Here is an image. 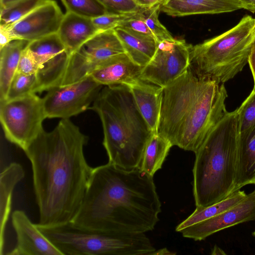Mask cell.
I'll list each match as a JSON object with an SVG mask.
<instances>
[{"instance_id": "cell-22", "label": "cell", "mask_w": 255, "mask_h": 255, "mask_svg": "<svg viewBox=\"0 0 255 255\" xmlns=\"http://www.w3.org/2000/svg\"><path fill=\"white\" fill-rule=\"evenodd\" d=\"M30 42L14 39L0 49V102L5 101L22 51Z\"/></svg>"}, {"instance_id": "cell-4", "label": "cell", "mask_w": 255, "mask_h": 255, "mask_svg": "<svg viewBox=\"0 0 255 255\" xmlns=\"http://www.w3.org/2000/svg\"><path fill=\"white\" fill-rule=\"evenodd\" d=\"M91 108L102 122L108 162L127 169L139 168L153 132L139 112L129 87L105 86Z\"/></svg>"}, {"instance_id": "cell-12", "label": "cell", "mask_w": 255, "mask_h": 255, "mask_svg": "<svg viewBox=\"0 0 255 255\" xmlns=\"http://www.w3.org/2000/svg\"><path fill=\"white\" fill-rule=\"evenodd\" d=\"M255 220V188L240 202L213 217L188 226L179 233L187 238L202 241L236 225Z\"/></svg>"}, {"instance_id": "cell-28", "label": "cell", "mask_w": 255, "mask_h": 255, "mask_svg": "<svg viewBox=\"0 0 255 255\" xmlns=\"http://www.w3.org/2000/svg\"><path fill=\"white\" fill-rule=\"evenodd\" d=\"M160 4H157L152 7H142L139 10L140 16L158 42L173 38L159 20L158 13L160 11Z\"/></svg>"}, {"instance_id": "cell-27", "label": "cell", "mask_w": 255, "mask_h": 255, "mask_svg": "<svg viewBox=\"0 0 255 255\" xmlns=\"http://www.w3.org/2000/svg\"><path fill=\"white\" fill-rule=\"evenodd\" d=\"M67 12L94 18L108 13L98 0H61Z\"/></svg>"}, {"instance_id": "cell-25", "label": "cell", "mask_w": 255, "mask_h": 255, "mask_svg": "<svg viewBox=\"0 0 255 255\" xmlns=\"http://www.w3.org/2000/svg\"><path fill=\"white\" fill-rule=\"evenodd\" d=\"M44 0H21L0 7V26L10 28L26 16Z\"/></svg>"}, {"instance_id": "cell-41", "label": "cell", "mask_w": 255, "mask_h": 255, "mask_svg": "<svg viewBox=\"0 0 255 255\" xmlns=\"http://www.w3.org/2000/svg\"><path fill=\"white\" fill-rule=\"evenodd\" d=\"M253 235L255 236V231L253 233Z\"/></svg>"}, {"instance_id": "cell-6", "label": "cell", "mask_w": 255, "mask_h": 255, "mask_svg": "<svg viewBox=\"0 0 255 255\" xmlns=\"http://www.w3.org/2000/svg\"><path fill=\"white\" fill-rule=\"evenodd\" d=\"M255 42V18L245 15L226 32L191 47L190 67L198 76L224 83L248 62Z\"/></svg>"}, {"instance_id": "cell-16", "label": "cell", "mask_w": 255, "mask_h": 255, "mask_svg": "<svg viewBox=\"0 0 255 255\" xmlns=\"http://www.w3.org/2000/svg\"><path fill=\"white\" fill-rule=\"evenodd\" d=\"M239 0H164L160 11L172 16L219 14L243 9Z\"/></svg>"}, {"instance_id": "cell-11", "label": "cell", "mask_w": 255, "mask_h": 255, "mask_svg": "<svg viewBox=\"0 0 255 255\" xmlns=\"http://www.w3.org/2000/svg\"><path fill=\"white\" fill-rule=\"evenodd\" d=\"M27 47L38 64L39 88L49 89L61 77L70 55L57 33L31 41Z\"/></svg>"}, {"instance_id": "cell-32", "label": "cell", "mask_w": 255, "mask_h": 255, "mask_svg": "<svg viewBox=\"0 0 255 255\" xmlns=\"http://www.w3.org/2000/svg\"><path fill=\"white\" fill-rule=\"evenodd\" d=\"M109 13L135 12L141 8L132 0H98Z\"/></svg>"}, {"instance_id": "cell-17", "label": "cell", "mask_w": 255, "mask_h": 255, "mask_svg": "<svg viewBox=\"0 0 255 255\" xmlns=\"http://www.w3.org/2000/svg\"><path fill=\"white\" fill-rule=\"evenodd\" d=\"M137 108L153 132H157L163 88L139 80L128 86Z\"/></svg>"}, {"instance_id": "cell-8", "label": "cell", "mask_w": 255, "mask_h": 255, "mask_svg": "<svg viewBox=\"0 0 255 255\" xmlns=\"http://www.w3.org/2000/svg\"><path fill=\"white\" fill-rule=\"evenodd\" d=\"M0 120L7 140L25 150L44 130L43 99L31 93L0 102Z\"/></svg>"}, {"instance_id": "cell-21", "label": "cell", "mask_w": 255, "mask_h": 255, "mask_svg": "<svg viewBox=\"0 0 255 255\" xmlns=\"http://www.w3.org/2000/svg\"><path fill=\"white\" fill-rule=\"evenodd\" d=\"M114 30L125 52L136 64L143 67L146 66L156 50L157 41L154 38L133 33L120 27L115 28Z\"/></svg>"}, {"instance_id": "cell-7", "label": "cell", "mask_w": 255, "mask_h": 255, "mask_svg": "<svg viewBox=\"0 0 255 255\" xmlns=\"http://www.w3.org/2000/svg\"><path fill=\"white\" fill-rule=\"evenodd\" d=\"M36 225L63 255H152L156 250L144 233L93 231L72 222Z\"/></svg>"}, {"instance_id": "cell-40", "label": "cell", "mask_w": 255, "mask_h": 255, "mask_svg": "<svg viewBox=\"0 0 255 255\" xmlns=\"http://www.w3.org/2000/svg\"><path fill=\"white\" fill-rule=\"evenodd\" d=\"M21 0H0V7H4Z\"/></svg>"}, {"instance_id": "cell-15", "label": "cell", "mask_w": 255, "mask_h": 255, "mask_svg": "<svg viewBox=\"0 0 255 255\" xmlns=\"http://www.w3.org/2000/svg\"><path fill=\"white\" fill-rule=\"evenodd\" d=\"M143 68L125 52L109 58L90 75L102 86H128L141 80L140 77Z\"/></svg>"}, {"instance_id": "cell-14", "label": "cell", "mask_w": 255, "mask_h": 255, "mask_svg": "<svg viewBox=\"0 0 255 255\" xmlns=\"http://www.w3.org/2000/svg\"><path fill=\"white\" fill-rule=\"evenodd\" d=\"M16 243L7 255H63L59 250L33 224L25 212L15 210L11 216Z\"/></svg>"}, {"instance_id": "cell-29", "label": "cell", "mask_w": 255, "mask_h": 255, "mask_svg": "<svg viewBox=\"0 0 255 255\" xmlns=\"http://www.w3.org/2000/svg\"><path fill=\"white\" fill-rule=\"evenodd\" d=\"M239 133L244 132L255 125V90L237 109Z\"/></svg>"}, {"instance_id": "cell-34", "label": "cell", "mask_w": 255, "mask_h": 255, "mask_svg": "<svg viewBox=\"0 0 255 255\" xmlns=\"http://www.w3.org/2000/svg\"><path fill=\"white\" fill-rule=\"evenodd\" d=\"M0 49L13 40L15 39L10 28L0 26Z\"/></svg>"}, {"instance_id": "cell-20", "label": "cell", "mask_w": 255, "mask_h": 255, "mask_svg": "<svg viewBox=\"0 0 255 255\" xmlns=\"http://www.w3.org/2000/svg\"><path fill=\"white\" fill-rule=\"evenodd\" d=\"M255 184V125L239 133L236 190Z\"/></svg>"}, {"instance_id": "cell-26", "label": "cell", "mask_w": 255, "mask_h": 255, "mask_svg": "<svg viewBox=\"0 0 255 255\" xmlns=\"http://www.w3.org/2000/svg\"><path fill=\"white\" fill-rule=\"evenodd\" d=\"M37 82L36 74L27 75L16 71L10 84L5 101L36 93Z\"/></svg>"}, {"instance_id": "cell-24", "label": "cell", "mask_w": 255, "mask_h": 255, "mask_svg": "<svg viewBox=\"0 0 255 255\" xmlns=\"http://www.w3.org/2000/svg\"><path fill=\"white\" fill-rule=\"evenodd\" d=\"M247 196L245 191L239 190L218 203L205 207H196L188 217L176 227V231L180 232L188 226L219 214L240 202Z\"/></svg>"}, {"instance_id": "cell-35", "label": "cell", "mask_w": 255, "mask_h": 255, "mask_svg": "<svg viewBox=\"0 0 255 255\" xmlns=\"http://www.w3.org/2000/svg\"><path fill=\"white\" fill-rule=\"evenodd\" d=\"M248 63L249 64L253 76L254 81V86L253 89L255 90V42L253 45L250 51Z\"/></svg>"}, {"instance_id": "cell-13", "label": "cell", "mask_w": 255, "mask_h": 255, "mask_svg": "<svg viewBox=\"0 0 255 255\" xmlns=\"http://www.w3.org/2000/svg\"><path fill=\"white\" fill-rule=\"evenodd\" d=\"M64 15L55 0H44L10 29L15 39L31 42L57 33Z\"/></svg>"}, {"instance_id": "cell-2", "label": "cell", "mask_w": 255, "mask_h": 255, "mask_svg": "<svg viewBox=\"0 0 255 255\" xmlns=\"http://www.w3.org/2000/svg\"><path fill=\"white\" fill-rule=\"evenodd\" d=\"M161 208L153 176L139 168L127 169L108 162L93 168L71 222L93 231L145 233L154 229Z\"/></svg>"}, {"instance_id": "cell-31", "label": "cell", "mask_w": 255, "mask_h": 255, "mask_svg": "<svg viewBox=\"0 0 255 255\" xmlns=\"http://www.w3.org/2000/svg\"><path fill=\"white\" fill-rule=\"evenodd\" d=\"M139 10L132 16L122 21L118 27L125 28L133 33L156 40L140 16Z\"/></svg>"}, {"instance_id": "cell-1", "label": "cell", "mask_w": 255, "mask_h": 255, "mask_svg": "<svg viewBox=\"0 0 255 255\" xmlns=\"http://www.w3.org/2000/svg\"><path fill=\"white\" fill-rule=\"evenodd\" d=\"M88 137L69 119L43 130L24 150L31 164L38 226L73 221L84 197L93 168L84 153Z\"/></svg>"}, {"instance_id": "cell-23", "label": "cell", "mask_w": 255, "mask_h": 255, "mask_svg": "<svg viewBox=\"0 0 255 255\" xmlns=\"http://www.w3.org/2000/svg\"><path fill=\"white\" fill-rule=\"evenodd\" d=\"M172 146L168 139L157 132H153L145 147L139 169L153 177L161 168Z\"/></svg>"}, {"instance_id": "cell-5", "label": "cell", "mask_w": 255, "mask_h": 255, "mask_svg": "<svg viewBox=\"0 0 255 255\" xmlns=\"http://www.w3.org/2000/svg\"><path fill=\"white\" fill-rule=\"evenodd\" d=\"M239 137L237 109L227 112L209 130L195 152L193 193L196 207H205L237 191Z\"/></svg>"}, {"instance_id": "cell-39", "label": "cell", "mask_w": 255, "mask_h": 255, "mask_svg": "<svg viewBox=\"0 0 255 255\" xmlns=\"http://www.w3.org/2000/svg\"><path fill=\"white\" fill-rule=\"evenodd\" d=\"M211 255H226V254L224 252V251L221 249L220 248L218 247L217 246L215 245L211 253Z\"/></svg>"}, {"instance_id": "cell-3", "label": "cell", "mask_w": 255, "mask_h": 255, "mask_svg": "<svg viewBox=\"0 0 255 255\" xmlns=\"http://www.w3.org/2000/svg\"><path fill=\"white\" fill-rule=\"evenodd\" d=\"M197 75L189 67L163 88L157 133L173 146L197 150L209 130L228 112L223 84Z\"/></svg>"}, {"instance_id": "cell-18", "label": "cell", "mask_w": 255, "mask_h": 255, "mask_svg": "<svg viewBox=\"0 0 255 255\" xmlns=\"http://www.w3.org/2000/svg\"><path fill=\"white\" fill-rule=\"evenodd\" d=\"M99 32L91 18L66 12L57 33L70 55Z\"/></svg>"}, {"instance_id": "cell-36", "label": "cell", "mask_w": 255, "mask_h": 255, "mask_svg": "<svg viewBox=\"0 0 255 255\" xmlns=\"http://www.w3.org/2000/svg\"><path fill=\"white\" fill-rule=\"evenodd\" d=\"M140 7H149L160 4L164 0H132Z\"/></svg>"}, {"instance_id": "cell-37", "label": "cell", "mask_w": 255, "mask_h": 255, "mask_svg": "<svg viewBox=\"0 0 255 255\" xmlns=\"http://www.w3.org/2000/svg\"><path fill=\"white\" fill-rule=\"evenodd\" d=\"M243 5V9L252 12H255V0H239Z\"/></svg>"}, {"instance_id": "cell-30", "label": "cell", "mask_w": 255, "mask_h": 255, "mask_svg": "<svg viewBox=\"0 0 255 255\" xmlns=\"http://www.w3.org/2000/svg\"><path fill=\"white\" fill-rule=\"evenodd\" d=\"M136 12L125 13L108 12L92 18V20L100 31H107L114 29L119 26L122 21L132 16Z\"/></svg>"}, {"instance_id": "cell-38", "label": "cell", "mask_w": 255, "mask_h": 255, "mask_svg": "<svg viewBox=\"0 0 255 255\" xmlns=\"http://www.w3.org/2000/svg\"><path fill=\"white\" fill-rule=\"evenodd\" d=\"M173 253L169 252L166 248H163L155 251L153 255H173Z\"/></svg>"}, {"instance_id": "cell-33", "label": "cell", "mask_w": 255, "mask_h": 255, "mask_svg": "<svg viewBox=\"0 0 255 255\" xmlns=\"http://www.w3.org/2000/svg\"><path fill=\"white\" fill-rule=\"evenodd\" d=\"M38 69L37 62L27 46L21 53L17 72L27 75L37 74Z\"/></svg>"}, {"instance_id": "cell-9", "label": "cell", "mask_w": 255, "mask_h": 255, "mask_svg": "<svg viewBox=\"0 0 255 255\" xmlns=\"http://www.w3.org/2000/svg\"><path fill=\"white\" fill-rule=\"evenodd\" d=\"M191 47L184 40L174 38L159 42L153 56L142 70L140 80L167 86L190 67Z\"/></svg>"}, {"instance_id": "cell-10", "label": "cell", "mask_w": 255, "mask_h": 255, "mask_svg": "<svg viewBox=\"0 0 255 255\" xmlns=\"http://www.w3.org/2000/svg\"><path fill=\"white\" fill-rule=\"evenodd\" d=\"M102 86L89 75L76 83L49 89L42 98L46 118L69 119L84 112Z\"/></svg>"}, {"instance_id": "cell-19", "label": "cell", "mask_w": 255, "mask_h": 255, "mask_svg": "<svg viewBox=\"0 0 255 255\" xmlns=\"http://www.w3.org/2000/svg\"><path fill=\"white\" fill-rule=\"evenodd\" d=\"M24 177L19 163L12 162L0 173V255L4 254L5 230L11 212L12 193L17 184Z\"/></svg>"}]
</instances>
